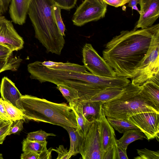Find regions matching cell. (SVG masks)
Returning a JSON list of instances; mask_svg holds the SVG:
<instances>
[{
    "instance_id": "f35d334b",
    "label": "cell",
    "mask_w": 159,
    "mask_h": 159,
    "mask_svg": "<svg viewBox=\"0 0 159 159\" xmlns=\"http://www.w3.org/2000/svg\"><path fill=\"white\" fill-rule=\"evenodd\" d=\"M2 100V98H0V119L6 121H11L7 112Z\"/></svg>"
},
{
    "instance_id": "836d02e7",
    "label": "cell",
    "mask_w": 159,
    "mask_h": 159,
    "mask_svg": "<svg viewBox=\"0 0 159 159\" xmlns=\"http://www.w3.org/2000/svg\"><path fill=\"white\" fill-rule=\"evenodd\" d=\"M116 143L111 146L103 154L102 159H116Z\"/></svg>"
},
{
    "instance_id": "7a4b0ae2",
    "label": "cell",
    "mask_w": 159,
    "mask_h": 159,
    "mask_svg": "<svg viewBox=\"0 0 159 159\" xmlns=\"http://www.w3.org/2000/svg\"><path fill=\"white\" fill-rule=\"evenodd\" d=\"M27 70L31 79L41 83L48 82L75 89L78 91L80 101H89L92 97L103 89L93 86V75L87 71L84 66L78 64L68 62L36 61L28 64Z\"/></svg>"
},
{
    "instance_id": "8992f818",
    "label": "cell",
    "mask_w": 159,
    "mask_h": 159,
    "mask_svg": "<svg viewBox=\"0 0 159 159\" xmlns=\"http://www.w3.org/2000/svg\"><path fill=\"white\" fill-rule=\"evenodd\" d=\"M159 31L153 36L148 51L139 66L134 71L131 83L141 85L153 76L159 75Z\"/></svg>"
},
{
    "instance_id": "30bf717a",
    "label": "cell",
    "mask_w": 159,
    "mask_h": 159,
    "mask_svg": "<svg viewBox=\"0 0 159 159\" xmlns=\"http://www.w3.org/2000/svg\"><path fill=\"white\" fill-rule=\"evenodd\" d=\"M128 120L140 129L148 140L156 138L159 141V113H141L130 117Z\"/></svg>"
},
{
    "instance_id": "5b68a950",
    "label": "cell",
    "mask_w": 159,
    "mask_h": 159,
    "mask_svg": "<svg viewBox=\"0 0 159 159\" xmlns=\"http://www.w3.org/2000/svg\"><path fill=\"white\" fill-rule=\"evenodd\" d=\"M141 85L130 82L118 98L102 103L106 117L128 120L130 117L141 113L152 112L159 113V110L141 93Z\"/></svg>"
},
{
    "instance_id": "7402d4cb",
    "label": "cell",
    "mask_w": 159,
    "mask_h": 159,
    "mask_svg": "<svg viewBox=\"0 0 159 159\" xmlns=\"http://www.w3.org/2000/svg\"><path fill=\"white\" fill-rule=\"evenodd\" d=\"M47 142L30 140L26 138L22 142V151L23 152H33L41 153L47 149Z\"/></svg>"
},
{
    "instance_id": "83f0119b",
    "label": "cell",
    "mask_w": 159,
    "mask_h": 159,
    "mask_svg": "<svg viewBox=\"0 0 159 159\" xmlns=\"http://www.w3.org/2000/svg\"><path fill=\"white\" fill-rule=\"evenodd\" d=\"M53 133H48L42 129L29 133L26 138L30 140L39 142L46 141L47 138L49 136H55Z\"/></svg>"
},
{
    "instance_id": "d4e9b609",
    "label": "cell",
    "mask_w": 159,
    "mask_h": 159,
    "mask_svg": "<svg viewBox=\"0 0 159 159\" xmlns=\"http://www.w3.org/2000/svg\"><path fill=\"white\" fill-rule=\"evenodd\" d=\"M2 102L11 121L15 122L19 120H25L24 114L21 110L2 99Z\"/></svg>"
},
{
    "instance_id": "4dcf8cb0",
    "label": "cell",
    "mask_w": 159,
    "mask_h": 159,
    "mask_svg": "<svg viewBox=\"0 0 159 159\" xmlns=\"http://www.w3.org/2000/svg\"><path fill=\"white\" fill-rule=\"evenodd\" d=\"M61 9L69 10L74 7L77 0H53Z\"/></svg>"
},
{
    "instance_id": "7bdbcfd3",
    "label": "cell",
    "mask_w": 159,
    "mask_h": 159,
    "mask_svg": "<svg viewBox=\"0 0 159 159\" xmlns=\"http://www.w3.org/2000/svg\"><path fill=\"white\" fill-rule=\"evenodd\" d=\"M2 13H1V11H0V16H1V15H2Z\"/></svg>"
},
{
    "instance_id": "e0dca14e",
    "label": "cell",
    "mask_w": 159,
    "mask_h": 159,
    "mask_svg": "<svg viewBox=\"0 0 159 159\" xmlns=\"http://www.w3.org/2000/svg\"><path fill=\"white\" fill-rule=\"evenodd\" d=\"M125 87H115L105 89L96 93L90 101L104 103L112 101L120 95L125 91Z\"/></svg>"
},
{
    "instance_id": "4fadbf2b",
    "label": "cell",
    "mask_w": 159,
    "mask_h": 159,
    "mask_svg": "<svg viewBox=\"0 0 159 159\" xmlns=\"http://www.w3.org/2000/svg\"><path fill=\"white\" fill-rule=\"evenodd\" d=\"M98 121L100 133V148L102 157L104 152L111 145L116 143L115 134L113 127L108 121L102 104Z\"/></svg>"
},
{
    "instance_id": "b9f144b4",
    "label": "cell",
    "mask_w": 159,
    "mask_h": 159,
    "mask_svg": "<svg viewBox=\"0 0 159 159\" xmlns=\"http://www.w3.org/2000/svg\"><path fill=\"white\" fill-rule=\"evenodd\" d=\"M2 155V154H0V159H3Z\"/></svg>"
},
{
    "instance_id": "f546056e",
    "label": "cell",
    "mask_w": 159,
    "mask_h": 159,
    "mask_svg": "<svg viewBox=\"0 0 159 159\" xmlns=\"http://www.w3.org/2000/svg\"><path fill=\"white\" fill-rule=\"evenodd\" d=\"M61 8L56 4L54 7V12L55 20L61 34L65 36V26L62 20L61 14Z\"/></svg>"
},
{
    "instance_id": "9a60e30c",
    "label": "cell",
    "mask_w": 159,
    "mask_h": 159,
    "mask_svg": "<svg viewBox=\"0 0 159 159\" xmlns=\"http://www.w3.org/2000/svg\"><path fill=\"white\" fill-rule=\"evenodd\" d=\"M32 0H11L9 6V13L12 22L20 25H22L25 23Z\"/></svg>"
},
{
    "instance_id": "74e56055",
    "label": "cell",
    "mask_w": 159,
    "mask_h": 159,
    "mask_svg": "<svg viewBox=\"0 0 159 159\" xmlns=\"http://www.w3.org/2000/svg\"><path fill=\"white\" fill-rule=\"evenodd\" d=\"M126 150L127 149L118 146L116 144V159H128Z\"/></svg>"
},
{
    "instance_id": "277c9868",
    "label": "cell",
    "mask_w": 159,
    "mask_h": 159,
    "mask_svg": "<svg viewBox=\"0 0 159 159\" xmlns=\"http://www.w3.org/2000/svg\"><path fill=\"white\" fill-rule=\"evenodd\" d=\"M20 100V109L25 119L62 127L77 128L75 114L66 103H54L27 94L22 95Z\"/></svg>"
},
{
    "instance_id": "2e32d148",
    "label": "cell",
    "mask_w": 159,
    "mask_h": 159,
    "mask_svg": "<svg viewBox=\"0 0 159 159\" xmlns=\"http://www.w3.org/2000/svg\"><path fill=\"white\" fill-rule=\"evenodd\" d=\"M141 86V93L159 110V85L148 80Z\"/></svg>"
},
{
    "instance_id": "6da1fadb",
    "label": "cell",
    "mask_w": 159,
    "mask_h": 159,
    "mask_svg": "<svg viewBox=\"0 0 159 159\" xmlns=\"http://www.w3.org/2000/svg\"><path fill=\"white\" fill-rule=\"evenodd\" d=\"M159 24L144 29L123 30L106 44L103 57L116 76L132 79L146 56Z\"/></svg>"
},
{
    "instance_id": "60d3db41",
    "label": "cell",
    "mask_w": 159,
    "mask_h": 159,
    "mask_svg": "<svg viewBox=\"0 0 159 159\" xmlns=\"http://www.w3.org/2000/svg\"><path fill=\"white\" fill-rule=\"evenodd\" d=\"M7 122L0 119V127L5 125Z\"/></svg>"
},
{
    "instance_id": "9c48e42d",
    "label": "cell",
    "mask_w": 159,
    "mask_h": 159,
    "mask_svg": "<svg viewBox=\"0 0 159 159\" xmlns=\"http://www.w3.org/2000/svg\"><path fill=\"white\" fill-rule=\"evenodd\" d=\"M84 66L92 74L99 76L116 77L114 70L102 57L90 43H86L82 50Z\"/></svg>"
},
{
    "instance_id": "ba28073f",
    "label": "cell",
    "mask_w": 159,
    "mask_h": 159,
    "mask_svg": "<svg viewBox=\"0 0 159 159\" xmlns=\"http://www.w3.org/2000/svg\"><path fill=\"white\" fill-rule=\"evenodd\" d=\"M83 159H102L100 128L98 120L90 121L82 137L80 153Z\"/></svg>"
},
{
    "instance_id": "7c38bea8",
    "label": "cell",
    "mask_w": 159,
    "mask_h": 159,
    "mask_svg": "<svg viewBox=\"0 0 159 159\" xmlns=\"http://www.w3.org/2000/svg\"><path fill=\"white\" fill-rule=\"evenodd\" d=\"M139 19L134 28L144 29L150 27L159 16V0H141Z\"/></svg>"
},
{
    "instance_id": "ac0fdd59",
    "label": "cell",
    "mask_w": 159,
    "mask_h": 159,
    "mask_svg": "<svg viewBox=\"0 0 159 159\" xmlns=\"http://www.w3.org/2000/svg\"><path fill=\"white\" fill-rule=\"evenodd\" d=\"M81 105L85 118L89 121L98 120L102 103L98 101H81L78 100Z\"/></svg>"
},
{
    "instance_id": "d6986e66",
    "label": "cell",
    "mask_w": 159,
    "mask_h": 159,
    "mask_svg": "<svg viewBox=\"0 0 159 159\" xmlns=\"http://www.w3.org/2000/svg\"><path fill=\"white\" fill-rule=\"evenodd\" d=\"M69 105L74 112L76 116L77 125L76 131L80 135L83 137L90 121L84 117L83 112L82 106L78 101L70 103Z\"/></svg>"
},
{
    "instance_id": "4316f807",
    "label": "cell",
    "mask_w": 159,
    "mask_h": 159,
    "mask_svg": "<svg viewBox=\"0 0 159 159\" xmlns=\"http://www.w3.org/2000/svg\"><path fill=\"white\" fill-rule=\"evenodd\" d=\"M52 148H50L41 153L29 151L23 152L20 156L22 159H49L52 158Z\"/></svg>"
},
{
    "instance_id": "ffe728a7",
    "label": "cell",
    "mask_w": 159,
    "mask_h": 159,
    "mask_svg": "<svg viewBox=\"0 0 159 159\" xmlns=\"http://www.w3.org/2000/svg\"><path fill=\"white\" fill-rule=\"evenodd\" d=\"M146 137L139 129H130L123 133V136L119 139L116 140L117 146L127 149L128 146L131 143L137 140H143Z\"/></svg>"
},
{
    "instance_id": "e575fe53",
    "label": "cell",
    "mask_w": 159,
    "mask_h": 159,
    "mask_svg": "<svg viewBox=\"0 0 159 159\" xmlns=\"http://www.w3.org/2000/svg\"><path fill=\"white\" fill-rule=\"evenodd\" d=\"M13 52L7 47L0 43V59H9L11 57Z\"/></svg>"
},
{
    "instance_id": "3957f363",
    "label": "cell",
    "mask_w": 159,
    "mask_h": 159,
    "mask_svg": "<svg viewBox=\"0 0 159 159\" xmlns=\"http://www.w3.org/2000/svg\"><path fill=\"white\" fill-rule=\"evenodd\" d=\"M53 0H32L28 14L34 27L35 37L48 52L60 55L65 41L57 27Z\"/></svg>"
},
{
    "instance_id": "1f68e13d",
    "label": "cell",
    "mask_w": 159,
    "mask_h": 159,
    "mask_svg": "<svg viewBox=\"0 0 159 159\" xmlns=\"http://www.w3.org/2000/svg\"><path fill=\"white\" fill-rule=\"evenodd\" d=\"M13 122L12 121H7L5 125L0 127V144L3 143L6 137L8 135L10 128Z\"/></svg>"
},
{
    "instance_id": "8d00e7d4",
    "label": "cell",
    "mask_w": 159,
    "mask_h": 159,
    "mask_svg": "<svg viewBox=\"0 0 159 159\" xmlns=\"http://www.w3.org/2000/svg\"><path fill=\"white\" fill-rule=\"evenodd\" d=\"M107 4L115 7H121L129 2L130 0H102Z\"/></svg>"
},
{
    "instance_id": "d6a6232c",
    "label": "cell",
    "mask_w": 159,
    "mask_h": 159,
    "mask_svg": "<svg viewBox=\"0 0 159 159\" xmlns=\"http://www.w3.org/2000/svg\"><path fill=\"white\" fill-rule=\"evenodd\" d=\"M52 151H54L58 154L57 159H68L70 158L69 156V150L65 148L62 145H60L56 149H52Z\"/></svg>"
},
{
    "instance_id": "44dd1931",
    "label": "cell",
    "mask_w": 159,
    "mask_h": 159,
    "mask_svg": "<svg viewBox=\"0 0 159 159\" xmlns=\"http://www.w3.org/2000/svg\"><path fill=\"white\" fill-rule=\"evenodd\" d=\"M67 132L69 136L70 141L69 156L70 158L77 154L80 153L82 137L76 131V128L70 126L62 127Z\"/></svg>"
},
{
    "instance_id": "d590c367",
    "label": "cell",
    "mask_w": 159,
    "mask_h": 159,
    "mask_svg": "<svg viewBox=\"0 0 159 159\" xmlns=\"http://www.w3.org/2000/svg\"><path fill=\"white\" fill-rule=\"evenodd\" d=\"M13 122L12 125L10 128L8 135H9L17 133L23 129V120H19Z\"/></svg>"
},
{
    "instance_id": "f1b7e54d",
    "label": "cell",
    "mask_w": 159,
    "mask_h": 159,
    "mask_svg": "<svg viewBox=\"0 0 159 159\" xmlns=\"http://www.w3.org/2000/svg\"><path fill=\"white\" fill-rule=\"evenodd\" d=\"M139 156L134 157L135 159H159V151H154L146 148L137 149Z\"/></svg>"
},
{
    "instance_id": "cb8c5ba5",
    "label": "cell",
    "mask_w": 159,
    "mask_h": 159,
    "mask_svg": "<svg viewBox=\"0 0 159 159\" xmlns=\"http://www.w3.org/2000/svg\"><path fill=\"white\" fill-rule=\"evenodd\" d=\"M57 89L69 103L75 102L80 99L78 91L75 89L68 85L58 84Z\"/></svg>"
},
{
    "instance_id": "8fae6325",
    "label": "cell",
    "mask_w": 159,
    "mask_h": 159,
    "mask_svg": "<svg viewBox=\"0 0 159 159\" xmlns=\"http://www.w3.org/2000/svg\"><path fill=\"white\" fill-rule=\"evenodd\" d=\"M0 43L13 51L22 49L24 44L23 39L15 29L12 21L2 15L0 16Z\"/></svg>"
},
{
    "instance_id": "5bb4252c",
    "label": "cell",
    "mask_w": 159,
    "mask_h": 159,
    "mask_svg": "<svg viewBox=\"0 0 159 159\" xmlns=\"http://www.w3.org/2000/svg\"><path fill=\"white\" fill-rule=\"evenodd\" d=\"M0 93L3 100L20 109V98L22 95L15 84L6 77L2 80Z\"/></svg>"
},
{
    "instance_id": "52a82bcc",
    "label": "cell",
    "mask_w": 159,
    "mask_h": 159,
    "mask_svg": "<svg viewBox=\"0 0 159 159\" xmlns=\"http://www.w3.org/2000/svg\"><path fill=\"white\" fill-rule=\"evenodd\" d=\"M107 4L102 0H84L77 8L72 19L74 25L80 26L103 18Z\"/></svg>"
},
{
    "instance_id": "603a6c76",
    "label": "cell",
    "mask_w": 159,
    "mask_h": 159,
    "mask_svg": "<svg viewBox=\"0 0 159 159\" xmlns=\"http://www.w3.org/2000/svg\"><path fill=\"white\" fill-rule=\"evenodd\" d=\"M107 119L115 130L120 133H123L130 129H139L128 120L107 117Z\"/></svg>"
},
{
    "instance_id": "484cf974",
    "label": "cell",
    "mask_w": 159,
    "mask_h": 159,
    "mask_svg": "<svg viewBox=\"0 0 159 159\" xmlns=\"http://www.w3.org/2000/svg\"><path fill=\"white\" fill-rule=\"evenodd\" d=\"M22 60L16 57L7 60L0 59V73L7 70H17Z\"/></svg>"
},
{
    "instance_id": "ab89813d",
    "label": "cell",
    "mask_w": 159,
    "mask_h": 159,
    "mask_svg": "<svg viewBox=\"0 0 159 159\" xmlns=\"http://www.w3.org/2000/svg\"><path fill=\"white\" fill-rule=\"evenodd\" d=\"M141 0H130L128 2V6L137 11L139 13L140 11L138 8L137 5L139 4Z\"/></svg>"
}]
</instances>
